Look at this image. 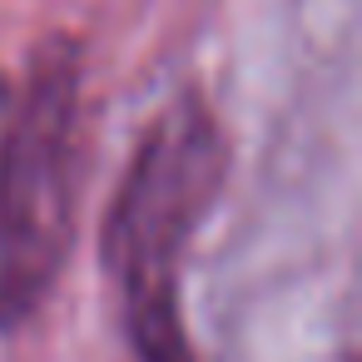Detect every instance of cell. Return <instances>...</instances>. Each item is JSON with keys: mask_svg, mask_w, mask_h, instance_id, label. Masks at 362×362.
<instances>
[{"mask_svg": "<svg viewBox=\"0 0 362 362\" xmlns=\"http://www.w3.org/2000/svg\"><path fill=\"white\" fill-rule=\"evenodd\" d=\"M11 95H16V85H11V75L0 70V115H6V105H11Z\"/></svg>", "mask_w": 362, "mask_h": 362, "instance_id": "obj_3", "label": "cell"}, {"mask_svg": "<svg viewBox=\"0 0 362 362\" xmlns=\"http://www.w3.org/2000/svg\"><path fill=\"white\" fill-rule=\"evenodd\" d=\"M228 129L204 95H179L139 134L100 223V268L139 362H199L184 327V253L228 179Z\"/></svg>", "mask_w": 362, "mask_h": 362, "instance_id": "obj_1", "label": "cell"}, {"mask_svg": "<svg viewBox=\"0 0 362 362\" xmlns=\"http://www.w3.org/2000/svg\"><path fill=\"white\" fill-rule=\"evenodd\" d=\"M0 119V332H16L50 303L80 238L90 139L85 55L70 35L35 45Z\"/></svg>", "mask_w": 362, "mask_h": 362, "instance_id": "obj_2", "label": "cell"}]
</instances>
